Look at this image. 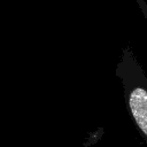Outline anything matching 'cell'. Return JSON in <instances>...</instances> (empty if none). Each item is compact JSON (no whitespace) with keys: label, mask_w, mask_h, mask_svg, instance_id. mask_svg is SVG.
<instances>
[{"label":"cell","mask_w":147,"mask_h":147,"mask_svg":"<svg viewBox=\"0 0 147 147\" xmlns=\"http://www.w3.org/2000/svg\"><path fill=\"white\" fill-rule=\"evenodd\" d=\"M129 105L136 123L147 136V91L142 87H136L130 94Z\"/></svg>","instance_id":"1"}]
</instances>
